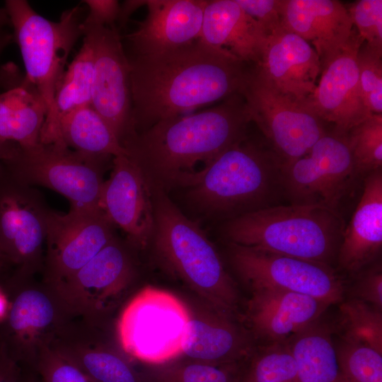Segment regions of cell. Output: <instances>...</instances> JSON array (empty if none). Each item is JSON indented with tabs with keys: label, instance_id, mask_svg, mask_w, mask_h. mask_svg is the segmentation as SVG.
I'll return each mask as SVG.
<instances>
[{
	"label": "cell",
	"instance_id": "f546056e",
	"mask_svg": "<svg viewBox=\"0 0 382 382\" xmlns=\"http://www.w3.org/2000/svg\"><path fill=\"white\" fill-rule=\"evenodd\" d=\"M57 352L93 382H144L127 361L110 352L88 347Z\"/></svg>",
	"mask_w": 382,
	"mask_h": 382
},
{
	"label": "cell",
	"instance_id": "7bdbcfd3",
	"mask_svg": "<svg viewBox=\"0 0 382 382\" xmlns=\"http://www.w3.org/2000/svg\"><path fill=\"white\" fill-rule=\"evenodd\" d=\"M146 0H127L120 4L117 23L120 28L125 25L132 14L141 6L146 5Z\"/></svg>",
	"mask_w": 382,
	"mask_h": 382
},
{
	"label": "cell",
	"instance_id": "d4e9b609",
	"mask_svg": "<svg viewBox=\"0 0 382 382\" xmlns=\"http://www.w3.org/2000/svg\"><path fill=\"white\" fill-rule=\"evenodd\" d=\"M130 264L114 238L91 260L58 285L88 303L117 291L127 282Z\"/></svg>",
	"mask_w": 382,
	"mask_h": 382
},
{
	"label": "cell",
	"instance_id": "7c38bea8",
	"mask_svg": "<svg viewBox=\"0 0 382 382\" xmlns=\"http://www.w3.org/2000/svg\"><path fill=\"white\" fill-rule=\"evenodd\" d=\"M83 39L93 62L91 106L107 122L122 144L134 135L130 65L116 25L83 21ZM123 146V145H122Z\"/></svg>",
	"mask_w": 382,
	"mask_h": 382
},
{
	"label": "cell",
	"instance_id": "8992f818",
	"mask_svg": "<svg viewBox=\"0 0 382 382\" xmlns=\"http://www.w3.org/2000/svg\"><path fill=\"white\" fill-rule=\"evenodd\" d=\"M4 8L21 53L25 79L35 88L46 105V122L52 115L55 93L69 53L83 36V9L76 6L64 11L58 21H52L25 0H7Z\"/></svg>",
	"mask_w": 382,
	"mask_h": 382
},
{
	"label": "cell",
	"instance_id": "30bf717a",
	"mask_svg": "<svg viewBox=\"0 0 382 382\" xmlns=\"http://www.w3.org/2000/svg\"><path fill=\"white\" fill-rule=\"evenodd\" d=\"M359 177L345 135L335 132L326 133L305 155L282 168L284 196L289 204L337 210Z\"/></svg>",
	"mask_w": 382,
	"mask_h": 382
},
{
	"label": "cell",
	"instance_id": "9c48e42d",
	"mask_svg": "<svg viewBox=\"0 0 382 382\" xmlns=\"http://www.w3.org/2000/svg\"><path fill=\"white\" fill-rule=\"evenodd\" d=\"M250 119L282 162L305 155L326 134L323 121L305 105L292 100L250 66L240 91Z\"/></svg>",
	"mask_w": 382,
	"mask_h": 382
},
{
	"label": "cell",
	"instance_id": "8fae6325",
	"mask_svg": "<svg viewBox=\"0 0 382 382\" xmlns=\"http://www.w3.org/2000/svg\"><path fill=\"white\" fill-rule=\"evenodd\" d=\"M231 264L252 290L278 289L312 296L329 305L345 286L332 266L231 243Z\"/></svg>",
	"mask_w": 382,
	"mask_h": 382
},
{
	"label": "cell",
	"instance_id": "60d3db41",
	"mask_svg": "<svg viewBox=\"0 0 382 382\" xmlns=\"http://www.w3.org/2000/svg\"><path fill=\"white\" fill-rule=\"evenodd\" d=\"M88 12L84 18L87 23L115 26L117 21L120 4L116 0H86Z\"/></svg>",
	"mask_w": 382,
	"mask_h": 382
},
{
	"label": "cell",
	"instance_id": "52a82bcc",
	"mask_svg": "<svg viewBox=\"0 0 382 382\" xmlns=\"http://www.w3.org/2000/svg\"><path fill=\"white\" fill-rule=\"evenodd\" d=\"M110 157L83 154L61 144L39 142L30 148H16L4 168L6 175L21 184L58 192L72 209L100 211L103 164Z\"/></svg>",
	"mask_w": 382,
	"mask_h": 382
},
{
	"label": "cell",
	"instance_id": "836d02e7",
	"mask_svg": "<svg viewBox=\"0 0 382 382\" xmlns=\"http://www.w3.org/2000/svg\"><path fill=\"white\" fill-rule=\"evenodd\" d=\"M342 382H382V354L345 340L336 349Z\"/></svg>",
	"mask_w": 382,
	"mask_h": 382
},
{
	"label": "cell",
	"instance_id": "bcb514c9",
	"mask_svg": "<svg viewBox=\"0 0 382 382\" xmlns=\"http://www.w3.org/2000/svg\"><path fill=\"white\" fill-rule=\"evenodd\" d=\"M12 35L0 31V54L2 50L11 42Z\"/></svg>",
	"mask_w": 382,
	"mask_h": 382
},
{
	"label": "cell",
	"instance_id": "ac0fdd59",
	"mask_svg": "<svg viewBox=\"0 0 382 382\" xmlns=\"http://www.w3.org/2000/svg\"><path fill=\"white\" fill-rule=\"evenodd\" d=\"M281 21L313 47L320 71L345 48L353 30L347 6L336 0H282Z\"/></svg>",
	"mask_w": 382,
	"mask_h": 382
},
{
	"label": "cell",
	"instance_id": "f907efd6",
	"mask_svg": "<svg viewBox=\"0 0 382 382\" xmlns=\"http://www.w3.org/2000/svg\"><path fill=\"white\" fill-rule=\"evenodd\" d=\"M240 382H254L249 370L248 371V372L243 375Z\"/></svg>",
	"mask_w": 382,
	"mask_h": 382
},
{
	"label": "cell",
	"instance_id": "6da1fadb",
	"mask_svg": "<svg viewBox=\"0 0 382 382\" xmlns=\"http://www.w3.org/2000/svg\"><path fill=\"white\" fill-rule=\"evenodd\" d=\"M128 59L134 133L240 93L251 66L199 40Z\"/></svg>",
	"mask_w": 382,
	"mask_h": 382
},
{
	"label": "cell",
	"instance_id": "d6a6232c",
	"mask_svg": "<svg viewBox=\"0 0 382 382\" xmlns=\"http://www.w3.org/2000/svg\"><path fill=\"white\" fill-rule=\"evenodd\" d=\"M150 371L147 382H240L236 363L212 364L191 361L158 365Z\"/></svg>",
	"mask_w": 382,
	"mask_h": 382
},
{
	"label": "cell",
	"instance_id": "4dcf8cb0",
	"mask_svg": "<svg viewBox=\"0 0 382 382\" xmlns=\"http://www.w3.org/2000/svg\"><path fill=\"white\" fill-rule=\"evenodd\" d=\"M345 137L359 176L382 167V114H372L353 127Z\"/></svg>",
	"mask_w": 382,
	"mask_h": 382
},
{
	"label": "cell",
	"instance_id": "9a60e30c",
	"mask_svg": "<svg viewBox=\"0 0 382 382\" xmlns=\"http://www.w3.org/2000/svg\"><path fill=\"white\" fill-rule=\"evenodd\" d=\"M363 42L353 27L347 46L320 71L304 104L323 122L333 124V132L340 135L372 115L364 105L359 83L357 57Z\"/></svg>",
	"mask_w": 382,
	"mask_h": 382
},
{
	"label": "cell",
	"instance_id": "cb8c5ba5",
	"mask_svg": "<svg viewBox=\"0 0 382 382\" xmlns=\"http://www.w3.org/2000/svg\"><path fill=\"white\" fill-rule=\"evenodd\" d=\"M0 92V141L18 149L40 142L47 107L35 88L25 78L6 79Z\"/></svg>",
	"mask_w": 382,
	"mask_h": 382
},
{
	"label": "cell",
	"instance_id": "d590c367",
	"mask_svg": "<svg viewBox=\"0 0 382 382\" xmlns=\"http://www.w3.org/2000/svg\"><path fill=\"white\" fill-rule=\"evenodd\" d=\"M347 8L360 38L369 46L382 50V1L359 0Z\"/></svg>",
	"mask_w": 382,
	"mask_h": 382
},
{
	"label": "cell",
	"instance_id": "d6986e66",
	"mask_svg": "<svg viewBox=\"0 0 382 382\" xmlns=\"http://www.w3.org/2000/svg\"><path fill=\"white\" fill-rule=\"evenodd\" d=\"M207 0H146L147 15L126 36L145 55L190 44L200 37Z\"/></svg>",
	"mask_w": 382,
	"mask_h": 382
},
{
	"label": "cell",
	"instance_id": "83f0119b",
	"mask_svg": "<svg viewBox=\"0 0 382 382\" xmlns=\"http://www.w3.org/2000/svg\"><path fill=\"white\" fill-rule=\"evenodd\" d=\"M59 144L89 155L115 157L128 152L107 122L91 105L63 116L59 123Z\"/></svg>",
	"mask_w": 382,
	"mask_h": 382
},
{
	"label": "cell",
	"instance_id": "f1b7e54d",
	"mask_svg": "<svg viewBox=\"0 0 382 382\" xmlns=\"http://www.w3.org/2000/svg\"><path fill=\"white\" fill-rule=\"evenodd\" d=\"M288 347L296 382H342L330 332L316 323L292 337Z\"/></svg>",
	"mask_w": 382,
	"mask_h": 382
},
{
	"label": "cell",
	"instance_id": "8d00e7d4",
	"mask_svg": "<svg viewBox=\"0 0 382 382\" xmlns=\"http://www.w3.org/2000/svg\"><path fill=\"white\" fill-rule=\"evenodd\" d=\"M249 371L254 382H296L295 363L288 347L266 352Z\"/></svg>",
	"mask_w": 382,
	"mask_h": 382
},
{
	"label": "cell",
	"instance_id": "e0dca14e",
	"mask_svg": "<svg viewBox=\"0 0 382 382\" xmlns=\"http://www.w3.org/2000/svg\"><path fill=\"white\" fill-rule=\"evenodd\" d=\"M104 182L100 209L135 244L144 245L154 233V212L144 172L128 156L113 157Z\"/></svg>",
	"mask_w": 382,
	"mask_h": 382
},
{
	"label": "cell",
	"instance_id": "3957f363",
	"mask_svg": "<svg viewBox=\"0 0 382 382\" xmlns=\"http://www.w3.org/2000/svg\"><path fill=\"white\" fill-rule=\"evenodd\" d=\"M345 226L337 209L279 204L230 219L224 233L231 243L332 266Z\"/></svg>",
	"mask_w": 382,
	"mask_h": 382
},
{
	"label": "cell",
	"instance_id": "4fadbf2b",
	"mask_svg": "<svg viewBox=\"0 0 382 382\" xmlns=\"http://www.w3.org/2000/svg\"><path fill=\"white\" fill-rule=\"evenodd\" d=\"M48 210L30 186L0 178V249L8 267H16L13 275L25 276L38 265Z\"/></svg>",
	"mask_w": 382,
	"mask_h": 382
},
{
	"label": "cell",
	"instance_id": "277c9868",
	"mask_svg": "<svg viewBox=\"0 0 382 382\" xmlns=\"http://www.w3.org/2000/svg\"><path fill=\"white\" fill-rule=\"evenodd\" d=\"M282 168V161L270 146L256 145L246 137L180 184L190 186L192 198L203 207L233 219L279 204L284 197Z\"/></svg>",
	"mask_w": 382,
	"mask_h": 382
},
{
	"label": "cell",
	"instance_id": "7402d4cb",
	"mask_svg": "<svg viewBox=\"0 0 382 382\" xmlns=\"http://www.w3.org/2000/svg\"><path fill=\"white\" fill-rule=\"evenodd\" d=\"M12 294L8 312L0 323V347L19 364L29 360L30 342L37 341L54 327L57 311L54 301L42 291L6 288Z\"/></svg>",
	"mask_w": 382,
	"mask_h": 382
},
{
	"label": "cell",
	"instance_id": "e575fe53",
	"mask_svg": "<svg viewBox=\"0 0 382 382\" xmlns=\"http://www.w3.org/2000/svg\"><path fill=\"white\" fill-rule=\"evenodd\" d=\"M357 62L364 105L371 114H382V50L364 42L358 50Z\"/></svg>",
	"mask_w": 382,
	"mask_h": 382
},
{
	"label": "cell",
	"instance_id": "484cf974",
	"mask_svg": "<svg viewBox=\"0 0 382 382\" xmlns=\"http://www.w3.org/2000/svg\"><path fill=\"white\" fill-rule=\"evenodd\" d=\"M245 340L228 316L202 318L191 314L183 354L192 361L233 364L245 353Z\"/></svg>",
	"mask_w": 382,
	"mask_h": 382
},
{
	"label": "cell",
	"instance_id": "b9f144b4",
	"mask_svg": "<svg viewBox=\"0 0 382 382\" xmlns=\"http://www.w3.org/2000/svg\"><path fill=\"white\" fill-rule=\"evenodd\" d=\"M21 376L20 364L0 347V382H20Z\"/></svg>",
	"mask_w": 382,
	"mask_h": 382
},
{
	"label": "cell",
	"instance_id": "5bb4252c",
	"mask_svg": "<svg viewBox=\"0 0 382 382\" xmlns=\"http://www.w3.org/2000/svg\"><path fill=\"white\" fill-rule=\"evenodd\" d=\"M112 227L99 210L49 209L45 241L51 279L59 284L84 266L112 240Z\"/></svg>",
	"mask_w": 382,
	"mask_h": 382
},
{
	"label": "cell",
	"instance_id": "7dc6e473",
	"mask_svg": "<svg viewBox=\"0 0 382 382\" xmlns=\"http://www.w3.org/2000/svg\"><path fill=\"white\" fill-rule=\"evenodd\" d=\"M7 25H11L10 18L5 8H0V31L1 29Z\"/></svg>",
	"mask_w": 382,
	"mask_h": 382
},
{
	"label": "cell",
	"instance_id": "7a4b0ae2",
	"mask_svg": "<svg viewBox=\"0 0 382 382\" xmlns=\"http://www.w3.org/2000/svg\"><path fill=\"white\" fill-rule=\"evenodd\" d=\"M250 122L245 100L237 93L205 110L160 120L123 146L143 170L180 183L195 173L197 163L207 164L245 139Z\"/></svg>",
	"mask_w": 382,
	"mask_h": 382
},
{
	"label": "cell",
	"instance_id": "c3c4849f",
	"mask_svg": "<svg viewBox=\"0 0 382 382\" xmlns=\"http://www.w3.org/2000/svg\"><path fill=\"white\" fill-rule=\"evenodd\" d=\"M8 268V267L7 266V264L0 249V283H1L4 280V275Z\"/></svg>",
	"mask_w": 382,
	"mask_h": 382
},
{
	"label": "cell",
	"instance_id": "5b68a950",
	"mask_svg": "<svg viewBox=\"0 0 382 382\" xmlns=\"http://www.w3.org/2000/svg\"><path fill=\"white\" fill-rule=\"evenodd\" d=\"M156 247L170 267L218 313L235 311L238 296L214 246L199 225L162 192L153 202Z\"/></svg>",
	"mask_w": 382,
	"mask_h": 382
},
{
	"label": "cell",
	"instance_id": "681fc988",
	"mask_svg": "<svg viewBox=\"0 0 382 382\" xmlns=\"http://www.w3.org/2000/svg\"><path fill=\"white\" fill-rule=\"evenodd\" d=\"M20 382H40L38 380H37L36 378L30 376V375H28V376H25V374H23L22 373V376H21V381Z\"/></svg>",
	"mask_w": 382,
	"mask_h": 382
},
{
	"label": "cell",
	"instance_id": "ab89813d",
	"mask_svg": "<svg viewBox=\"0 0 382 382\" xmlns=\"http://www.w3.org/2000/svg\"><path fill=\"white\" fill-rule=\"evenodd\" d=\"M354 298L359 299L373 307L382 308V271L379 265L365 268L352 286Z\"/></svg>",
	"mask_w": 382,
	"mask_h": 382
},
{
	"label": "cell",
	"instance_id": "2e32d148",
	"mask_svg": "<svg viewBox=\"0 0 382 382\" xmlns=\"http://www.w3.org/2000/svg\"><path fill=\"white\" fill-rule=\"evenodd\" d=\"M253 66L274 88L303 105L320 74V60L313 47L282 25L266 37Z\"/></svg>",
	"mask_w": 382,
	"mask_h": 382
},
{
	"label": "cell",
	"instance_id": "ffe728a7",
	"mask_svg": "<svg viewBox=\"0 0 382 382\" xmlns=\"http://www.w3.org/2000/svg\"><path fill=\"white\" fill-rule=\"evenodd\" d=\"M330 305L305 294L271 289L253 290L248 318L266 340L280 342L311 325Z\"/></svg>",
	"mask_w": 382,
	"mask_h": 382
},
{
	"label": "cell",
	"instance_id": "74e56055",
	"mask_svg": "<svg viewBox=\"0 0 382 382\" xmlns=\"http://www.w3.org/2000/svg\"><path fill=\"white\" fill-rule=\"evenodd\" d=\"M35 364L42 382H93L57 351H41Z\"/></svg>",
	"mask_w": 382,
	"mask_h": 382
},
{
	"label": "cell",
	"instance_id": "44dd1931",
	"mask_svg": "<svg viewBox=\"0 0 382 382\" xmlns=\"http://www.w3.org/2000/svg\"><path fill=\"white\" fill-rule=\"evenodd\" d=\"M382 247V168L364 178V188L345 226L338 250V267L357 274L368 267Z\"/></svg>",
	"mask_w": 382,
	"mask_h": 382
},
{
	"label": "cell",
	"instance_id": "ee69618b",
	"mask_svg": "<svg viewBox=\"0 0 382 382\" xmlns=\"http://www.w3.org/2000/svg\"><path fill=\"white\" fill-rule=\"evenodd\" d=\"M15 148L0 141V178L4 174V163L11 158Z\"/></svg>",
	"mask_w": 382,
	"mask_h": 382
},
{
	"label": "cell",
	"instance_id": "603a6c76",
	"mask_svg": "<svg viewBox=\"0 0 382 382\" xmlns=\"http://www.w3.org/2000/svg\"><path fill=\"white\" fill-rule=\"evenodd\" d=\"M266 35L236 0H207L199 40L255 65Z\"/></svg>",
	"mask_w": 382,
	"mask_h": 382
},
{
	"label": "cell",
	"instance_id": "4316f807",
	"mask_svg": "<svg viewBox=\"0 0 382 382\" xmlns=\"http://www.w3.org/2000/svg\"><path fill=\"white\" fill-rule=\"evenodd\" d=\"M93 62L89 44L83 42L71 64L66 69L57 88L51 118L44 123L40 142L59 144V123L66 114L78 108L91 105Z\"/></svg>",
	"mask_w": 382,
	"mask_h": 382
},
{
	"label": "cell",
	"instance_id": "ba28073f",
	"mask_svg": "<svg viewBox=\"0 0 382 382\" xmlns=\"http://www.w3.org/2000/svg\"><path fill=\"white\" fill-rule=\"evenodd\" d=\"M191 313L173 294L146 286L127 304L117 321L120 344L126 354L154 366L183 354Z\"/></svg>",
	"mask_w": 382,
	"mask_h": 382
},
{
	"label": "cell",
	"instance_id": "1f68e13d",
	"mask_svg": "<svg viewBox=\"0 0 382 382\" xmlns=\"http://www.w3.org/2000/svg\"><path fill=\"white\" fill-rule=\"evenodd\" d=\"M345 340L366 345L382 354L381 310L355 298L340 306Z\"/></svg>",
	"mask_w": 382,
	"mask_h": 382
},
{
	"label": "cell",
	"instance_id": "f6af8a7d",
	"mask_svg": "<svg viewBox=\"0 0 382 382\" xmlns=\"http://www.w3.org/2000/svg\"><path fill=\"white\" fill-rule=\"evenodd\" d=\"M11 301L7 296L6 289L0 284V323L5 319L9 308Z\"/></svg>",
	"mask_w": 382,
	"mask_h": 382
},
{
	"label": "cell",
	"instance_id": "f35d334b",
	"mask_svg": "<svg viewBox=\"0 0 382 382\" xmlns=\"http://www.w3.org/2000/svg\"><path fill=\"white\" fill-rule=\"evenodd\" d=\"M262 28L266 36L282 26V0H236Z\"/></svg>",
	"mask_w": 382,
	"mask_h": 382
}]
</instances>
